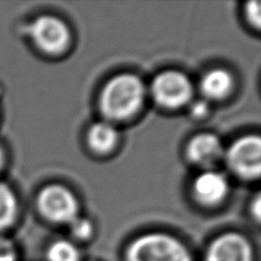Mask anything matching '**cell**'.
Masks as SVG:
<instances>
[{
	"label": "cell",
	"instance_id": "6da1fadb",
	"mask_svg": "<svg viewBox=\"0 0 261 261\" xmlns=\"http://www.w3.org/2000/svg\"><path fill=\"white\" fill-rule=\"evenodd\" d=\"M146 96V87L138 76L122 73L107 83L100 95L102 115L110 120H125L138 113Z\"/></svg>",
	"mask_w": 261,
	"mask_h": 261
},
{
	"label": "cell",
	"instance_id": "7a4b0ae2",
	"mask_svg": "<svg viewBox=\"0 0 261 261\" xmlns=\"http://www.w3.org/2000/svg\"><path fill=\"white\" fill-rule=\"evenodd\" d=\"M125 261H194L189 249L180 240L149 232L132 241L125 251Z\"/></svg>",
	"mask_w": 261,
	"mask_h": 261
},
{
	"label": "cell",
	"instance_id": "3957f363",
	"mask_svg": "<svg viewBox=\"0 0 261 261\" xmlns=\"http://www.w3.org/2000/svg\"><path fill=\"white\" fill-rule=\"evenodd\" d=\"M193 84L179 71H164L157 74L151 83V94L156 103L165 109H178L193 97Z\"/></svg>",
	"mask_w": 261,
	"mask_h": 261
},
{
	"label": "cell",
	"instance_id": "277c9868",
	"mask_svg": "<svg viewBox=\"0 0 261 261\" xmlns=\"http://www.w3.org/2000/svg\"><path fill=\"white\" fill-rule=\"evenodd\" d=\"M229 169L246 180L259 178L261 170V142L257 135L241 138L225 152Z\"/></svg>",
	"mask_w": 261,
	"mask_h": 261
},
{
	"label": "cell",
	"instance_id": "5b68a950",
	"mask_svg": "<svg viewBox=\"0 0 261 261\" xmlns=\"http://www.w3.org/2000/svg\"><path fill=\"white\" fill-rule=\"evenodd\" d=\"M37 205L47 220L69 223L78 217V202L74 195L61 185H50L38 195Z\"/></svg>",
	"mask_w": 261,
	"mask_h": 261
},
{
	"label": "cell",
	"instance_id": "8992f818",
	"mask_svg": "<svg viewBox=\"0 0 261 261\" xmlns=\"http://www.w3.org/2000/svg\"><path fill=\"white\" fill-rule=\"evenodd\" d=\"M30 35L37 47L49 55L61 54L70 43V31L67 24L50 15L36 18L30 27Z\"/></svg>",
	"mask_w": 261,
	"mask_h": 261
},
{
	"label": "cell",
	"instance_id": "52a82bcc",
	"mask_svg": "<svg viewBox=\"0 0 261 261\" xmlns=\"http://www.w3.org/2000/svg\"><path fill=\"white\" fill-rule=\"evenodd\" d=\"M204 261H253V250L245 236L226 232L208 245Z\"/></svg>",
	"mask_w": 261,
	"mask_h": 261
},
{
	"label": "cell",
	"instance_id": "ba28073f",
	"mask_svg": "<svg viewBox=\"0 0 261 261\" xmlns=\"http://www.w3.org/2000/svg\"><path fill=\"white\" fill-rule=\"evenodd\" d=\"M229 193V182L225 175L216 171H206L193 184V194L198 203L214 206L220 204Z\"/></svg>",
	"mask_w": 261,
	"mask_h": 261
},
{
	"label": "cell",
	"instance_id": "9c48e42d",
	"mask_svg": "<svg viewBox=\"0 0 261 261\" xmlns=\"http://www.w3.org/2000/svg\"><path fill=\"white\" fill-rule=\"evenodd\" d=\"M187 156L196 165L212 167L225 156V149L217 135L203 133L190 140L187 147Z\"/></svg>",
	"mask_w": 261,
	"mask_h": 261
},
{
	"label": "cell",
	"instance_id": "30bf717a",
	"mask_svg": "<svg viewBox=\"0 0 261 261\" xmlns=\"http://www.w3.org/2000/svg\"><path fill=\"white\" fill-rule=\"evenodd\" d=\"M234 86L231 74L223 69H213L204 74L200 81V90L207 100H222L229 95Z\"/></svg>",
	"mask_w": 261,
	"mask_h": 261
},
{
	"label": "cell",
	"instance_id": "8fae6325",
	"mask_svg": "<svg viewBox=\"0 0 261 261\" xmlns=\"http://www.w3.org/2000/svg\"><path fill=\"white\" fill-rule=\"evenodd\" d=\"M118 130L108 122L93 124L87 132L88 146L97 153H108L118 142Z\"/></svg>",
	"mask_w": 261,
	"mask_h": 261
},
{
	"label": "cell",
	"instance_id": "7c38bea8",
	"mask_svg": "<svg viewBox=\"0 0 261 261\" xmlns=\"http://www.w3.org/2000/svg\"><path fill=\"white\" fill-rule=\"evenodd\" d=\"M17 214V200L13 190L0 182V230L11 227Z\"/></svg>",
	"mask_w": 261,
	"mask_h": 261
},
{
	"label": "cell",
	"instance_id": "4fadbf2b",
	"mask_svg": "<svg viewBox=\"0 0 261 261\" xmlns=\"http://www.w3.org/2000/svg\"><path fill=\"white\" fill-rule=\"evenodd\" d=\"M47 261H81V252L73 243L65 240L55 241L46 251Z\"/></svg>",
	"mask_w": 261,
	"mask_h": 261
},
{
	"label": "cell",
	"instance_id": "5bb4252c",
	"mask_svg": "<svg viewBox=\"0 0 261 261\" xmlns=\"http://www.w3.org/2000/svg\"><path fill=\"white\" fill-rule=\"evenodd\" d=\"M69 225L74 239H77L78 241H87L91 239L93 234V225L88 219L77 217Z\"/></svg>",
	"mask_w": 261,
	"mask_h": 261
},
{
	"label": "cell",
	"instance_id": "9a60e30c",
	"mask_svg": "<svg viewBox=\"0 0 261 261\" xmlns=\"http://www.w3.org/2000/svg\"><path fill=\"white\" fill-rule=\"evenodd\" d=\"M0 261H17V254L13 243L3 237H0Z\"/></svg>",
	"mask_w": 261,
	"mask_h": 261
},
{
	"label": "cell",
	"instance_id": "2e32d148",
	"mask_svg": "<svg viewBox=\"0 0 261 261\" xmlns=\"http://www.w3.org/2000/svg\"><path fill=\"white\" fill-rule=\"evenodd\" d=\"M246 16H248L251 24L255 28L260 27L261 16H260V3L259 2H250L246 5Z\"/></svg>",
	"mask_w": 261,
	"mask_h": 261
},
{
	"label": "cell",
	"instance_id": "e0dca14e",
	"mask_svg": "<svg viewBox=\"0 0 261 261\" xmlns=\"http://www.w3.org/2000/svg\"><path fill=\"white\" fill-rule=\"evenodd\" d=\"M210 110V106L208 102L206 100H198L193 103L192 106V115L195 118H203L208 114Z\"/></svg>",
	"mask_w": 261,
	"mask_h": 261
},
{
	"label": "cell",
	"instance_id": "ac0fdd59",
	"mask_svg": "<svg viewBox=\"0 0 261 261\" xmlns=\"http://www.w3.org/2000/svg\"><path fill=\"white\" fill-rule=\"evenodd\" d=\"M253 205H254V208H252V211L255 214V218H257V220H258V219L260 218V198L259 197L255 198Z\"/></svg>",
	"mask_w": 261,
	"mask_h": 261
},
{
	"label": "cell",
	"instance_id": "d6986e66",
	"mask_svg": "<svg viewBox=\"0 0 261 261\" xmlns=\"http://www.w3.org/2000/svg\"><path fill=\"white\" fill-rule=\"evenodd\" d=\"M4 160H5L4 150H3V148L0 147V169H2V166H3V164H4Z\"/></svg>",
	"mask_w": 261,
	"mask_h": 261
}]
</instances>
